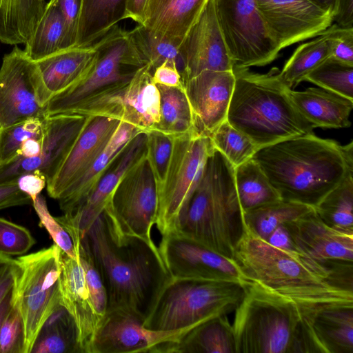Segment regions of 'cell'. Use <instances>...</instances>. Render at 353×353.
Masks as SVG:
<instances>
[{
    "mask_svg": "<svg viewBox=\"0 0 353 353\" xmlns=\"http://www.w3.org/2000/svg\"><path fill=\"white\" fill-rule=\"evenodd\" d=\"M0 353H24V332L17 307H12L0 330Z\"/></svg>",
    "mask_w": 353,
    "mask_h": 353,
    "instance_id": "obj_48",
    "label": "cell"
},
{
    "mask_svg": "<svg viewBox=\"0 0 353 353\" xmlns=\"http://www.w3.org/2000/svg\"><path fill=\"white\" fill-rule=\"evenodd\" d=\"M313 210V207L306 204L279 199L243 212V220L248 229L266 240L277 227Z\"/></svg>",
    "mask_w": 353,
    "mask_h": 353,
    "instance_id": "obj_36",
    "label": "cell"
},
{
    "mask_svg": "<svg viewBox=\"0 0 353 353\" xmlns=\"http://www.w3.org/2000/svg\"><path fill=\"white\" fill-rule=\"evenodd\" d=\"M208 0H148L145 26L182 42Z\"/></svg>",
    "mask_w": 353,
    "mask_h": 353,
    "instance_id": "obj_27",
    "label": "cell"
},
{
    "mask_svg": "<svg viewBox=\"0 0 353 353\" xmlns=\"http://www.w3.org/2000/svg\"><path fill=\"white\" fill-rule=\"evenodd\" d=\"M314 330L324 353H353V305L322 308L315 316Z\"/></svg>",
    "mask_w": 353,
    "mask_h": 353,
    "instance_id": "obj_31",
    "label": "cell"
},
{
    "mask_svg": "<svg viewBox=\"0 0 353 353\" xmlns=\"http://www.w3.org/2000/svg\"><path fill=\"white\" fill-rule=\"evenodd\" d=\"M79 243L101 276L107 311L127 310L145 321L171 277L154 243L122 233L105 209Z\"/></svg>",
    "mask_w": 353,
    "mask_h": 353,
    "instance_id": "obj_2",
    "label": "cell"
},
{
    "mask_svg": "<svg viewBox=\"0 0 353 353\" xmlns=\"http://www.w3.org/2000/svg\"><path fill=\"white\" fill-rule=\"evenodd\" d=\"M265 241L276 248L295 250L288 230L284 224L277 227Z\"/></svg>",
    "mask_w": 353,
    "mask_h": 353,
    "instance_id": "obj_56",
    "label": "cell"
},
{
    "mask_svg": "<svg viewBox=\"0 0 353 353\" xmlns=\"http://www.w3.org/2000/svg\"><path fill=\"white\" fill-rule=\"evenodd\" d=\"M46 3L45 0H0V42L25 44L34 34Z\"/></svg>",
    "mask_w": 353,
    "mask_h": 353,
    "instance_id": "obj_30",
    "label": "cell"
},
{
    "mask_svg": "<svg viewBox=\"0 0 353 353\" xmlns=\"http://www.w3.org/2000/svg\"><path fill=\"white\" fill-rule=\"evenodd\" d=\"M1 131H2V128L0 126V137H1Z\"/></svg>",
    "mask_w": 353,
    "mask_h": 353,
    "instance_id": "obj_62",
    "label": "cell"
},
{
    "mask_svg": "<svg viewBox=\"0 0 353 353\" xmlns=\"http://www.w3.org/2000/svg\"><path fill=\"white\" fill-rule=\"evenodd\" d=\"M120 122L105 117L90 116L56 174L47 183L49 196L58 200L85 172L106 147Z\"/></svg>",
    "mask_w": 353,
    "mask_h": 353,
    "instance_id": "obj_22",
    "label": "cell"
},
{
    "mask_svg": "<svg viewBox=\"0 0 353 353\" xmlns=\"http://www.w3.org/2000/svg\"><path fill=\"white\" fill-rule=\"evenodd\" d=\"M294 105L314 128H344L351 125L353 100L322 88L289 90Z\"/></svg>",
    "mask_w": 353,
    "mask_h": 353,
    "instance_id": "obj_25",
    "label": "cell"
},
{
    "mask_svg": "<svg viewBox=\"0 0 353 353\" xmlns=\"http://www.w3.org/2000/svg\"><path fill=\"white\" fill-rule=\"evenodd\" d=\"M4 166H5V165H3V163H1L0 162V172H1V170L3 169V168Z\"/></svg>",
    "mask_w": 353,
    "mask_h": 353,
    "instance_id": "obj_61",
    "label": "cell"
},
{
    "mask_svg": "<svg viewBox=\"0 0 353 353\" xmlns=\"http://www.w3.org/2000/svg\"><path fill=\"white\" fill-rule=\"evenodd\" d=\"M17 185L21 191L28 195L33 202L47 185L46 176L38 170L20 175Z\"/></svg>",
    "mask_w": 353,
    "mask_h": 353,
    "instance_id": "obj_53",
    "label": "cell"
},
{
    "mask_svg": "<svg viewBox=\"0 0 353 353\" xmlns=\"http://www.w3.org/2000/svg\"><path fill=\"white\" fill-rule=\"evenodd\" d=\"M146 132L137 133L112 161L81 204L71 212L55 217L71 236L74 247L103 211L123 175L146 154Z\"/></svg>",
    "mask_w": 353,
    "mask_h": 353,
    "instance_id": "obj_18",
    "label": "cell"
},
{
    "mask_svg": "<svg viewBox=\"0 0 353 353\" xmlns=\"http://www.w3.org/2000/svg\"><path fill=\"white\" fill-rule=\"evenodd\" d=\"M235 77L227 121L258 149L313 133L314 127L298 111L281 81L279 70L266 74L232 68Z\"/></svg>",
    "mask_w": 353,
    "mask_h": 353,
    "instance_id": "obj_5",
    "label": "cell"
},
{
    "mask_svg": "<svg viewBox=\"0 0 353 353\" xmlns=\"http://www.w3.org/2000/svg\"><path fill=\"white\" fill-rule=\"evenodd\" d=\"M165 353H236L232 323L228 315L208 319L170 343Z\"/></svg>",
    "mask_w": 353,
    "mask_h": 353,
    "instance_id": "obj_29",
    "label": "cell"
},
{
    "mask_svg": "<svg viewBox=\"0 0 353 353\" xmlns=\"http://www.w3.org/2000/svg\"><path fill=\"white\" fill-rule=\"evenodd\" d=\"M214 148L236 166L252 158L258 148L225 120L209 137Z\"/></svg>",
    "mask_w": 353,
    "mask_h": 353,
    "instance_id": "obj_42",
    "label": "cell"
},
{
    "mask_svg": "<svg viewBox=\"0 0 353 353\" xmlns=\"http://www.w3.org/2000/svg\"><path fill=\"white\" fill-rule=\"evenodd\" d=\"M105 210L122 233L154 243L151 236L159 209V188L146 154L123 175Z\"/></svg>",
    "mask_w": 353,
    "mask_h": 353,
    "instance_id": "obj_11",
    "label": "cell"
},
{
    "mask_svg": "<svg viewBox=\"0 0 353 353\" xmlns=\"http://www.w3.org/2000/svg\"><path fill=\"white\" fill-rule=\"evenodd\" d=\"M234 183L243 212L281 199L253 158L234 168Z\"/></svg>",
    "mask_w": 353,
    "mask_h": 353,
    "instance_id": "obj_35",
    "label": "cell"
},
{
    "mask_svg": "<svg viewBox=\"0 0 353 353\" xmlns=\"http://www.w3.org/2000/svg\"><path fill=\"white\" fill-rule=\"evenodd\" d=\"M139 132L142 131L137 127L123 121L120 122L103 152L85 172L57 200L63 214L71 212L81 204L112 161Z\"/></svg>",
    "mask_w": 353,
    "mask_h": 353,
    "instance_id": "obj_28",
    "label": "cell"
},
{
    "mask_svg": "<svg viewBox=\"0 0 353 353\" xmlns=\"http://www.w3.org/2000/svg\"><path fill=\"white\" fill-rule=\"evenodd\" d=\"M94 57L93 43L63 49L35 61L51 98L81 80L91 68Z\"/></svg>",
    "mask_w": 353,
    "mask_h": 353,
    "instance_id": "obj_26",
    "label": "cell"
},
{
    "mask_svg": "<svg viewBox=\"0 0 353 353\" xmlns=\"http://www.w3.org/2000/svg\"><path fill=\"white\" fill-rule=\"evenodd\" d=\"M127 0H81L74 47L92 45L125 19Z\"/></svg>",
    "mask_w": 353,
    "mask_h": 353,
    "instance_id": "obj_32",
    "label": "cell"
},
{
    "mask_svg": "<svg viewBox=\"0 0 353 353\" xmlns=\"http://www.w3.org/2000/svg\"><path fill=\"white\" fill-rule=\"evenodd\" d=\"M233 260L248 281L274 290L339 287L329 265L296 250L273 246L245 225L236 246Z\"/></svg>",
    "mask_w": 353,
    "mask_h": 353,
    "instance_id": "obj_7",
    "label": "cell"
},
{
    "mask_svg": "<svg viewBox=\"0 0 353 353\" xmlns=\"http://www.w3.org/2000/svg\"><path fill=\"white\" fill-rule=\"evenodd\" d=\"M12 290H10L0 303V330L5 317L12 307Z\"/></svg>",
    "mask_w": 353,
    "mask_h": 353,
    "instance_id": "obj_59",
    "label": "cell"
},
{
    "mask_svg": "<svg viewBox=\"0 0 353 353\" xmlns=\"http://www.w3.org/2000/svg\"><path fill=\"white\" fill-rule=\"evenodd\" d=\"M46 117L34 116L22 120L1 131L0 162L6 165L15 161L23 141L30 138L41 139Z\"/></svg>",
    "mask_w": 353,
    "mask_h": 353,
    "instance_id": "obj_43",
    "label": "cell"
},
{
    "mask_svg": "<svg viewBox=\"0 0 353 353\" xmlns=\"http://www.w3.org/2000/svg\"><path fill=\"white\" fill-rule=\"evenodd\" d=\"M145 132L147 135L146 157L159 188L164 181L170 161L174 137L156 129Z\"/></svg>",
    "mask_w": 353,
    "mask_h": 353,
    "instance_id": "obj_44",
    "label": "cell"
},
{
    "mask_svg": "<svg viewBox=\"0 0 353 353\" xmlns=\"http://www.w3.org/2000/svg\"><path fill=\"white\" fill-rule=\"evenodd\" d=\"M32 204L40 220L39 225L45 228L54 243L70 257L78 258L71 236L55 217L51 215L45 198L39 194Z\"/></svg>",
    "mask_w": 353,
    "mask_h": 353,
    "instance_id": "obj_47",
    "label": "cell"
},
{
    "mask_svg": "<svg viewBox=\"0 0 353 353\" xmlns=\"http://www.w3.org/2000/svg\"><path fill=\"white\" fill-rule=\"evenodd\" d=\"M30 353H81L75 322L61 304L43 325Z\"/></svg>",
    "mask_w": 353,
    "mask_h": 353,
    "instance_id": "obj_34",
    "label": "cell"
},
{
    "mask_svg": "<svg viewBox=\"0 0 353 353\" xmlns=\"http://www.w3.org/2000/svg\"><path fill=\"white\" fill-rule=\"evenodd\" d=\"M161 236L158 249L171 276L250 283L233 259L174 231Z\"/></svg>",
    "mask_w": 353,
    "mask_h": 353,
    "instance_id": "obj_15",
    "label": "cell"
},
{
    "mask_svg": "<svg viewBox=\"0 0 353 353\" xmlns=\"http://www.w3.org/2000/svg\"><path fill=\"white\" fill-rule=\"evenodd\" d=\"M321 8L332 12V16L335 9L336 0H310Z\"/></svg>",
    "mask_w": 353,
    "mask_h": 353,
    "instance_id": "obj_60",
    "label": "cell"
},
{
    "mask_svg": "<svg viewBox=\"0 0 353 353\" xmlns=\"http://www.w3.org/2000/svg\"><path fill=\"white\" fill-rule=\"evenodd\" d=\"M41 139L30 138L21 143L19 150V157L31 158L38 156L41 150Z\"/></svg>",
    "mask_w": 353,
    "mask_h": 353,
    "instance_id": "obj_58",
    "label": "cell"
},
{
    "mask_svg": "<svg viewBox=\"0 0 353 353\" xmlns=\"http://www.w3.org/2000/svg\"><path fill=\"white\" fill-rule=\"evenodd\" d=\"M63 17L65 37L63 49L75 46L81 0H55Z\"/></svg>",
    "mask_w": 353,
    "mask_h": 353,
    "instance_id": "obj_50",
    "label": "cell"
},
{
    "mask_svg": "<svg viewBox=\"0 0 353 353\" xmlns=\"http://www.w3.org/2000/svg\"><path fill=\"white\" fill-rule=\"evenodd\" d=\"M265 28L279 51L319 36L333 23L332 12L310 0H255Z\"/></svg>",
    "mask_w": 353,
    "mask_h": 353,
    "instance_id": "obj_16",
    "label": "cell"
},
{
    "mask_svg": "<svg viewBox=\"0 0 353 353\" xmlns=\"http://www.w3.org/2000/svg\"><path fill=\"white\" fill-rule=\"evenodd\" d=\"M345 301L339 292L276 291L250 281L234 311L236 353H324L315 316Z\"/></svg>",
    "mask_w": 353,
    "mask_h": 353,
    "instance_id": "obj_1",
    "label": "cell"
},
{
    "mask_svg": "<svg viewBox=\"0 0 353 353\" xmlns=\"http://www.w3.org/2000/svg\"><path fill=\"white\" fill-rule=\"evenodd\" d=\"M212 148L210 137L198 136L193 132L174 137L166 175L159 188V209L155 225L161 235L173 229L185 210Z\"/></svg>",
    "mask_w": 353,
    "mask_h": 353,
    "instance_id": "obj_10",
    "label": "cell"
},
{
    "mask_svg": "<svg viewBox=\"0 0 353 353\" xmlns=\"http://www.w3.org/2000/svg\"><path fill=\"white\" fill-rule=\"evenodd\" d=\"M90 116L77 112L46 117L40 154L34 157H19L0 172V183L17 179L25 173L39 170L50 181L76 140Z\"/></svg>",
    "mask_w": 353,
    "mask_h": 353,
    "instance_id": "obj_17",
    "label": "cell"
},
{
    "mask_svg": "<svg viewBox=\"0 0 353 353\" xmlns=\"http://www.w3.org/2000/svg\"><path fill=\"white\" fill-rule=\"evenodd\" d=\"M233 67L263 66L278 56L255 0H213Z\"/></svg>",
    "mask_w": 353,
    "mask_h": 353,
    "instance_id": "obj_12",
    "label": "cell"
},
{
    "mask_svg": "<svg viewBox=\"0 0 353 353\" xmlns=\"http://www.w3.org/2000/svg\"><path fill=\"white\" fill-rule=\"evenodd\" d=\"M319 35L324 36L330 47L331 57L353 65V28L332 24Z\"/></svg>",
    "mask_w": 353,
    "mask_h": 353,
    "instance_id": "obj_49",
    "label": "cell"
},
{
    "mask_svg": "<svg viewBox=\"0 0 353 353\" xmlns=\"http://www.w3.org/2000/svg\"><path fill=\"white\" fill-rule=\"evenodd\" d=\"M314 208L329 226L353 233V173L347 174Z\"/></svg>",
    "mask_w": 353,
    "mask_h": 353,
    "instance_id": "obj_39",
    "label": "cell"
},
{
    "mask_svg": "<svg viewBox=\"0 0 353 353\" xmlns=\"http://www.w3.org/2000/svg\"><path fill=\"white\" fill-rule=\"evenodd\" d=\"M145 65L128 83L88 101L74 112L102 116L130 123L142 132L154 129L159 121V92Z\"/></svg>",
    "mask_w": 353,
    "mask_h": 353,
    "instance_id": "obj_14",
    "label": "cell"
},
{
    "mask_svg": "<svg viewBox=\"0 0 353 353\" xmlns=\"http://www.w3.org/2000/svg\"><path fill=\"white\" fill-rule=\"evenodd\" d=\"M159 92V121L154 129L173 137L193 132L192 114L183 88L156 84Z\"/></svg>",
    "mask_w": 353,
    "mask_h": 353,
    "instance_id": "obj_37",
    "label": "cell"
},
{
    "mask_svg": "<svg viewBox=\"0 0 353 353\" xmlns=\"http://www.w3.org/2000/svg\"><path fill=\"white\" fill-rule=\"evenodd\" d=\"M144 319L124 310L107 311L93 339L90 353H161L187 331H155L143 326Z\"/></svg>",
    "mask_w": 353,
    "mask_h": 353,
    "instance_id": "obj_19",
    "label": "cell"
},
{
    "mask_svg": "<svg viewBox=\"0 0 353 353\" xmlns=\"http://www.w3.org/2000/svg\"><path fill=\"white\" fill-rule=\"evenodd\" d=\"M18 270L16 259L0 253V303L12 290Z\"/></svg>",
    "mask_w": 353,
    "mask_h": 353,
    "instance_id": "obj_52",
    "label": "cell"
},
{
    "mask_svg": "<svg viewBox=\"0 0 353 353\" xmlns=\"http://www.w3.org/2000/svg\"><path fill=\"white\" fill-rule=\"evenodd\" d=\"M304 81L353 100V65L331 56L312 70Z\"/></svg>",
    "mask_w": 353,
    "mask_h": 353,
    "instance_id": "obj_41",
    "label": "cell"
},
{
    "mask_svg": "<svg viewBox=\"0 0 353 353\" xmlns=\"http://www.w3.org/2000/svg\"><path fill=\"white\" fill-rule=\"evenodd\" d=\"M60 304L74 319L81 353H90L95 332L100 324L87 287L80 260L61 250Z\"/></svg>",
    "mask_w": 353,
    "mask_h": 353,
    "instance_id": "obj_24",
    "label": "cell"
},
{
    "mask_svg": "<svg viewBox=\"0 0 353 353\" xmlns=\"http://www.w3.org/2000/svg\"><path fill=\"white\" fill-rule=\"evenodd\" d=\"M248 284L171 276L143 326L151 330L175 332L228 315L242 301Z\"/></svg>",
    "mask_w": 353,
    "mask_h": 353,
    "instance_id": "obj_6",
    "label": "cell"
},
{
    "mask_svg": "<svg viewBox=\"0 0 353 353\" xmlns=\"http://www.w3.org/2000/svg\"><path fill=\"white\" fill-rule=\"evenodd\" d=\"M234 83L232 70H203L184 83L194 134L209 137L226 120Z\"/></svg>",
    "mask_w": 353,
    "mask_h": 353,
    "instance_id": "obj_20",
    "label": "cell"
},
{
    "mask_svg": "<svg viewBox=\"0 0 353 353\" xmlns=\"http://www.w3.org/2000/svg\"><path fill=\"white\" fill-rule=\"evenodd\" d=\"M294 248L322 263L332 261H353V233L334 229L314 211L284 224Z\"/></svg>",
    "mask_w": 353,
    "mask_h": 353,
    "instance_id": "obj_23",
    "label": "cell"
},
{
    "mask_svg": "<svg viewBox=\"0 0 353 353\" xmlns=\"http://www.w3.org/2000/svg\"><path fill=\"white\" fill-rule=\"evenodd\" d=\"M252 158L281 199L313 208L353 173L352 141L341 145L314 133L261 148Z\"/></svg>",
    "mask_w": 353,
    "mask_h": 353,
    "instance_id": "obj_3",
    "label": "cell"
},
{
    "mask_svg": "<svg viewBox=\"0 0 353 353\" xmlns=\"http://www.w3.org/2000/svg\"><path fill=\"white\" fill-rule=\"evenodd\" d=\"M148 0H127L125 19H131L137 24H143Z\"/></svg>",
    "mask_w": 353,
    "mask_h": 353,
    "instance_id": "obj_57",
    "label": "cell"
},
{
    "mask_svg": "<svg viewBox=\"0 0 353 353\" xmlns=\"http://www.w3.org/2000/svg\"><path fill=\"white\" fill-rule=\"evenodd\" d=\"M155 84L183 88L181 77L175 65L165 62L155 68L152 74Z\"/></svg>",
    "mask_w": 353,
    "mask_h": 353,
    "instance_id": "obj_54",
    "label": "cell"
},
{
    "mask_svg": "<svg viewBox=\"0 0 353 353\" xmlns=\"http://www.w3.org/2000/svg\"><path fill=\"white\" fill-rule=\"evenodd\" d=\"M184 83L203 70H232L233 64L215 12L208 0L200 16L181 42Z\"/></svg>",
    "mask_w": 353,
    "mask_h": 353,
    "instance_id": "obj_21",
    "label": "cell"
},
{
    "mask_svg": "<svg viewBox=\"0 0 353 353\" xmlns=\"http://www.w3.org/2000/svg\"><path fill=\"white\" fill-rule=\"evenodd\" d=\"M35 243L27 228L0 217V253L10 256H21Z\"/></svg>",
    "mask_w": 353,
    "mask_h": 353,
    "instance_id": "obj_46",
    "label": "cell"
},
{
    "mask_svg": "<svg viewBox=\"0 0 353 353\" xmlns=\"http://www.w3.org/2000/svg\"><path fill=\"white\" fill-rule=\"evenodd\" d=\"M94 44L95 57L89 71L50 99L45 117L74 112L93 98L128 83L146 65L130 41L128 31L118 26Z\"/></svg>",
    "mask_w": 353,
    "mask_h": 353,
    "instance_id": "obj_8",
    "label": "cell"
},
{
    "mask_svg": "<svg viewBox=\"0 0 353 353\" xmlns=\"http://www.w3.org/2000/svg\"><path fill=\"white\" fill-rule=\"evenodd\" d=\"M46 1V0H45Z\"/></svg>",
    "mask_w": 353,
    "mask_h": 353,
    "instance_id": "obj_63",
    "label": "cell"
},
{
    "mask_svg": "<svg viewBox=\"0 0 353 353\" xmlns=\"http://www.w3.org/2000/svg\"><path fill=\"white\" fill-rule=\"evenodd\" d=\"M331 56L330 45L323 35L299 46L286 61L279 77L292 89L322 61Z\"/></svg>",
    "mask_w": 353,
    "mask_h": 353,
    "instance_id": "obj_40",
    "label": "cell"
},
{
    "mask_svg": "<svg viewBox=\"0 0 353 353\" xmlns=\"http://www.w3.org/2000/svg\"><path fill=\"white\" fill-rule=\"evenodd\" d=\"M244 230L243 212L234 183V167L213 146L201 177L171 231L233 259Z\"/></svg>",
    "mask_w": 353,
    "mask_h": 353,
    "instance_id": "obj_4",
    "label": "cell"
},
{
    "mask_svg": "<svg viewBox=\"0 0 353 353\" xmlns=\"http://www.w3.org/2000/svg\"><path fill=\"white\" fill-rule=\"evenodd\" d=\"M332 19L341 28H353V0H336Z\"/></svg>",
    "mask_w": 353,
    "mask_h": 353,
    "instance_id": "obj_55",
    "label": "cell"
},
{
    "mask_svg": "<svg viewBox=\"0 0 353 353\" xmlns=\"http://www.w3.org/2000/svg\"><path fill=\"white\" fill-rule=\"evenodd\" d=\"M76 252L83 269L85 283L94 310L101 321L107 312L108 307L107 295L103 283L88 250L79 243Z\"/></svg>",
    "mask_w": 353,
    "mask_h": 353,
    "instance_id": "obj_45",
    "label": "cell"
},
{
    "mask_svg": "<svg viewBox=\"0 0 353 353\" xmlns=\"http://www.w3.org/2000/svg\"><path fill=\"white\" fill-rule=\"evenodd\" d=\"M32 203L30 197L19 188L17 179L0 183V210Z\"/></svg>",
    "mask_w": 353,
    "mask_h": 353,
    "instance_id": "obj_51",
    "label": "cell"
},
{
    "mask_svg": "<svg viewBox=\"0 0 353 353\" xmlns=\"http://www.w3.org/2000/svg\"><path fill=\"white\" fill-rule=\"evenodd\" d=\"M132 46L145 64L150 65L152 72L165 62L176 65L182 80L185 66L181 53V42L160 34L142 24H137L128 31Z\"/></svg>",
    "mask_w": 353,
    "mask_h": 353,
    "instance_id": "obj_33",
    "label": "cell"
},
{
    "mask_svg": "<svg viewBox=\"0 0 353 353\" xmlns=\"http://www.w3.org/2000/svg\"><path fill=\"white\" fill-rule=\"evenodd\" d=\"M65 23L55 0H50L31 38L24 44V51L38 61L63 49Z\"/></svg>",
    "mask_w": 353,
    "mask_h": 353,
    "instance_id": "obj_38",
    "label": "cell"
},
{
    "mask_svg": "<svg viewBox=\"0 0 353 353\" xmlns=\"http://www.w3.org/2000/svg\"><path fill=\"white\" fill-rule=\"evenodd\" d=\"M51 99L37 62L18 45L6 54L0 68V126L10 127L30 117H45Z\"/></svg>",
    "mask_w": 353,
    "mask_h": 353,
    "instance_id": "obj_13",
    "label": "cell"
},
{
    "mask_svg": "<svg viewBox=\"0 0 353 353\" xmlns=\"http://www.w3.org/2000/svg\"><path fill=\"white\" fill-rule=\"evenodd\" d=\"M61 249L55 244L16 259L12 303L22 319L24 353H30L47 319L60 305Z\"/></svg>",
    "mask_w": 353,
    "mask_h": 353,
    "instance_id": "obj_9",
    "label": "cell"
}]
</instances>
